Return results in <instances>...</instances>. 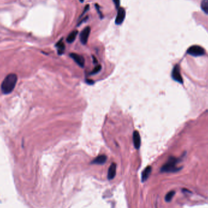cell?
Listing matches in <instances>:
<instances>
[{"label": "cell", "instance_id": "52a82bcc", "mask_svg": "<svg viewBox=\"0 0 208 208\" xmlns=\"http://www.w3.org/2000/svg\"><path fill=\"white\" fill-rule=\"evenodd\" d=\"M70 57L73 58L77 64H78L79 66L83 67L84 64H85V60H84L83 57L82 56L75 54V53H71L70 54Z\"/></svg>", "mask_w": 208, "mask_h": 208}, {"label": "cell", "instance_id": "9c48e42d", "mask_svg": "<svg viewBox=\"0 0 208 208\" xmlns=\"http://www.w3.org/2000/svg\"><path fill=\"white\" fill-rule=\"evenodd\" d=\"M116 164L115 163H112L110 166L108 171V180H112L116 176Z\"/></svg>", "mask_w": 208, "mask_h": 208}, {"label": "cell", "instance_id": "277c9868", "mask_svg": "<svg viewBox=\"0 0 208 208\" xmlns=\"http://www.w3.org/2000/svg\"><path fill=\"white\" fill-rule=\"evenodd\" d=\"M125 15H126V12H125V10L122 7L118 8L116 20H115V23L118 25H121L124 21Z\"/></svg>", "mask_w": 208, "mask_h": 208}, {"label": "cell", "instance_id": "5bb4252c", "mask_svg": "<svg viewBox=\"0 0 208 208\" xmlns=\"http://www.w3.org/2000/svg\"><path fill=\"white\" fill-rule=\"evenodd\" d=\"M201 7L204 12L208 14V0H202L201 3Z\"/></svg>", "mask_w": 208, "mask_h": 208}, {"label": "cell", "instance_id": "7c38bea8", "mask_svg": "<svg viewBox=\"0 0 208 208\" xmlns=\"http://www.w3.org/2000/svg\"><path fill=\"white\" fill-rule=\"evenodd\" d=\"M77 34H78V31L77 30H74V31L71 32V33L69 34V35L66 38L67 42L69 43H73L75 40V38H76L77 35Z\"/></svg>", "mask_w": 208, "mask_h": 208}, {"label": "cell", "instance_id": "7a4b0ae2", "mask_svg": "<svg viewBox=\"0 0 208 208\" xmlns=\"http://www.w3.org/2000/svg\"><path fill=\"white\" fill-rule=\"evenodd\" d=\"M179 159L175 157H170L166 163L163 165L161 169V172L163 173H171L176 172L179 171L180 167L176 166L177 164L179 163Z\"/></svg>", "mask_w": 208, "mask_h": 208}, {"label": "cell", "instance_id": "2e32d148", "mask_svg": "<svg viewBox=\"0 0 208 208\" xmlns=\"http://www.w3.org/2000/svg\"><path fill=\"white\" fill-rule=\"evenodd\" d=\"M101 68H102V67H101L100 65H97V66H96L95 68L93 69V71L91 73V74H94L99 73V72L101 71Z\"/></svg>", "mask_w": 208, "mask_h": 208}, {"label": "cell", "instance_id": "6da1fadb", "mask_svg": "<svg viewBox=\"0 0 208 208\" xmlns=\"http://www.w3.org/2000/svg\"><path fill=\"white\" fill-rule=\"evenodd\" d=\"M18 77L15 74H9L5 77L1 83V90L4 94H8L12 92L16 85Z\"/></svg>", "mask_w": 208, "mask_h": 208}, {"label": "cell", "instance_id": "e0dca14e", "mask_svg": "<svg viewBox=\"0 0 208 208\" xmlns=\"http://www.w3.org/2000/svg\"><path fill=\"white\" fill-rule=\"evenodd\" d=\"M113 3H114L116 8H119L120 6V0H113Z\"/></svg>", "mask_w": 208, "mask_h": 208}, {"label": "cell", "instance_id": "ac0fdd59", "mask_svg": "<svg viewBox=\"0 0 208 208\" xmlns=\"http://www.w3.org/2000/svg\"><path fill=\"white\" fill-rule=\"evenodd\" d=\"M87 83H88V84H90V85H91V84L93 83L94 82L93 81V80H89V79H87Z\"/></svg>", "mask_w": 208, "mask_h": 208}, {"label": "cell", "instance_id": "8fae6325", "mask_svg": "<svg viewBox=\"0 0 208 208\" xmlns=\"http://www.w3.org/2000/svg\"><path fill=\"white\" fill-rule=\"evenodd\" d=\"M151 172H152V167L151 166H148L144 170L142 173V181L144 182L148 179L150 176Z\"/></svg>", "mask_w": 208, "mask_h": 208}, {"label": "cell", "instance_id": "9a60e30c", "mask_svg": "<svg viewBox=\"0 0 208 208\" xmlns=\"http://www.w3.org/2000/svg\"><path fill=\"white\" fill-rule=\"evenodd\" d=\"M175 192L173 191V190H172V191H170L169 192H168L167 194H166V197H165V200L167 202H170L172 200V199L173 198V196L175 195Z\"/></svg>", "mask_w": 208, "mask_h": 208}, {"label": "cell", "instance_id": "8992f818", "mask_svg": "<svg viewBox=\"0 0 208 208\" xmlns=\"http://www.w3.org/2000/svg\"><path fill=\"white\" fill-rule=\"evenodd\" d=\"M91 32V28L90 27H87L82 30L81 33H80V42L83 44H86L88 40L89 35H90Z\"/></svg>", "mask_w": 208, "mask_h": 208}, {"label": "cell", "instance_id": "ba28073f", "mask_svg": "<svg viewBox=\"0 0 208 208\" xmlns=\"http://www.w3.org/2000/svg\"><path fill=\"white\" fill-rule=\"evenodd\" d=\"M133 140L135 147L136 149H140L141 145V136L140 133L137 131H135L133 132Z\"/></svg>", "mask_w": 208, "mask_h": 208}, {"label": "cell", "instance_id": "4fadbf2b", "mask_svg": "<svg viewBox=\"0 0 208 208\" xmlns=\"http://www.w3.org/2000/svg\"><path fill=\"white\" fill-rule=\"evenodd\" d=\"M56 47L58 48V54H62V53L63 52V51H64V50H65V44L63 43L62 39H61V40H60L59 42H58L56 44Z\"/></svg>", "mask_w": 208, "mask_h": 208}, {"label": "cell", "instance_id": "5b68a950", "mask_svg": "<svg viewBox=\"0 0 208 208\" xmlns=\"http://www.w3.org/2000/svg\"><path fill=\"white\" fill-rule=\"evenodd\" d=\"M172 77L175 81L178 82V83H183V78H182L181 73H180V68L178 65H176L173 68L172 73Z\"/></svg>", "mask_w": 208, "mask_h": 208}, {"label": "cell", "instance_id": "30bf717a", "mask_svg": "<svg viewBox=\"0 0 208 208\" xmlns=\"http://www.w3.org/2000/svg\"><path fill=\"white\" fill-rule=\"evenodd\" d=\"M106 159H107L106 156L104 155H99L97 156V157L92 161L91 164H104V163H105Z\"/></svg>", "mask_w": 208, "mask_h": 208}, {"label": "cell", "instance_id": "3957f363", "mask_svg": "<svg viewBox=\"0 0 208 208\" xmlns=\"http://www.w3.org/2000/svg\"><path fill=\"white\" fill-rule=\"evenodd\" d=\"M187 53L191 55L192 56H201L204 54L205 51L202 47L198 45H194L190 46V47L187 49Z\"/></svg>", "mask_w": 208, "mask_h": 208}, {"label": "cell", "instance_id": "d6986e66", "mask_svg": "<svg viewBox=\"0 0 208 208\" xmlns=\"http://www.w3.org/2000/svg\"><path fill=\"white\" fill-rule=\"evenodd\" d=\"M80 1H81V2H83V0H80Z\"/></svg>", "mask_w": 208, "mask_h": 208}]
</instances>
